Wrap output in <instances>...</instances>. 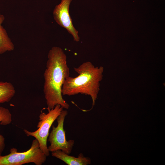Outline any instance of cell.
<instances>
[{
    "mask_svg": "<svg viewBox=\"0 0 165 165\" xmlns=\"http://www.w3.org/2000/svg\"><path fill=\"white\" fill-rule=\"evenodd\" d=\"M71 1L72 0H61V3L55 7L53 17L56 23L66 29L72 35L74 40L77 42L80 39L78 31L74 27L69 14V7Z\"/></svg>",
    "mask_w": 165,
    "mask_h": 165,
    "instance_id": "cell-6",
    "label": "cell"
},
{
    "mask_svg": "<svg viewBox=\"0 0 165 165\" xmlns=\"http://www.w3.org/2000/svg\"><path fill=\"white\" fill-rule=\"evenodd\" d=\"M47 57L43 86L47 109L50 110L59 105L68 109L70 105L63 98L62 94L63 85L70 76L66 56L61 48L53 46L50 50Z\"/></svg>",
    "mask_w": 165,
    "mask_h": 165,
    "instance_id": "cell-1",
    "label": "cell"
},
{
    "mask_svg": "<svg viewBox=\"0 0 165 165\" xmlns=\"http://www.w3.org/2000/svg\"><path fill=\"white\" fill-rule=\"evenodd\" d=\"M15 93V88L11 83L0 82V104L10 101Z\"/></svg>",
    "mask_w": 165,
    "mask_h": 165,
    "instance_id": "cell-9",
    "label": "cell"
},
{
    "mask_svg": "<svg viewBox=\"0 0 165 165\" xmlns=\"http://www.w3.org/2000/svg\"><path fill=\"white\" fill-rule=\"evenodd\" d=\"M46 156L39 147L38 140H34L30 148L23 152H17L16 148L10 149V153L4 156L0 155V165H22L34 163L41 165L45 162Z\"/></svg>",
    "mask_w": 165,
    "mask_h": 165,
    "instance_id": "cell-3",
    "label": "cell"
},
{
    "mask_svg": "<svg viewBox=\"0 0 165 165\" xmlns=\"http://www.w3.org/2000/svg\"><path fill=\"white\" fill-rule=\"evenodd\" d=\"M74 69L79 75L75 77L69 76L65 80L62 87V95L70 96L81 94L90 96L92 103L91 108L88 111H90L95 105L100 90L104 67H95L87 61Z\"/></svg>",
    "mask_w": 165,
    "mask_h": 165,
    "instance_id": "cell-2",
    "label": "cell"
},
{
    "mask_svg": "<svg viewBox=\"0 0 165 165\" xmlns=\"http://www.w3.org/2000/svg\"><path fill=\"white\" fill-rule=\"evenodd\" d=\"M5 20L4 16L0 13V54L14 49V46L9 37L6 30L2 25Z\"/></svg>",
    "mask_w": 165,
    "mask_h": 165,
    "instance_id": "cell-8",
    "label": "cell"
},
{
    "mask_svg": "<svg viewBox=\"0 0 165 165\" xmlns=\"http://www.w3.org/2000/svg\"><path fill=\"white\" fill-rule=\"evenodd\" d=\"M51 155L63 161L68 165H87L91 163L90 159L80 153L77 157L69 155L61 150H57L51 152Z\"/></svg>",
    "mask_w": 165,
    "mask_h": 165,
    "instance_id": "cell-7",
    "label": "cell"
},
{
    "mask_svg": "<svg viewBox=\"0 0 165 165\" xmlns=\"http://www.w3.org/2000/svg\"><path fill=\"white\" fill-rule=\"evenodd\" d=\"M63 109L60 105H57L48 112H42L39 115V121L37 127L38 129L34 132H30L26 129L24 131L28 136L34 137L38 142L39 147L46 156L50 155L47 142L50 128L54 121Z\"/></svg>",
    "mask_w": 165,
    "mask_h": 165,
    "instance_id": "cell-4",
    "label": "cell"
},
{
    "mask_svg": "<svg viewBox=\"0 0 165 165\" xmlns=\"http://www.w3.org/2000/svg\"><path fill=\"white\" fill-rule=\"evenodd\" d=\"M68 114V111L63 109L56 119L57 126H52V130L49 134L48 139L50 144L48 147L50 152L61 150L69 155L72 151L75 141L72 139L66 140L65 130L64 128V119Z\"/></svg>",
    "mask_w": 165,
    "mask_h": 165,
    "instance_id": "cell-5",
    "label": "cell"
},
{
    "mask_svg": "<svg viewBox=\"0 0 165 165\" xmlns=\"http://www.w3.org/2000/svg\"><path fill=\"white\" fill-rule=\"evenodd\" d=\"M12 115L9 110L4 107L0 106V124L7 125L12 122ZM5 148V138L0 135V155H1Z\"/></svg>",
    "mask_w": 165,
    "mask_h": 165,
    "instance_id": "cell-10",
    "label": "cell"
}]
</instances>
